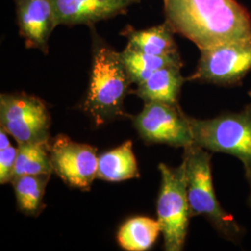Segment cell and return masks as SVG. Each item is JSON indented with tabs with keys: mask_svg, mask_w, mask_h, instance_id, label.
Returning <instances> with one entry per match:
<instances>
[{
	"mask_svg": "<svg viewBox=\"0 0 251 251\" xmlns=\"http://www.w3.org/2000/svg\"><path fill=\"white\" fill-rule=\"evenodd\" d=\"M58 25L95 24L125 12L133 0H51Z\"/></svg>",
	"mask_w": 251,
	"mask_h": 251,
	"instance_id": "cell-11",
	"label": "cell"
},
{
	"mask_svg": "<svg viewBox=\"0 0 251 251\" xmlns=\"http://www.w3.org/2000/svg\"><path fill=\"white\" fill-rule=\"evenodd\" d=\"M50 156L54 173L73 188L89 190L97 178V151L90 145L59 135L50 144Z\"/></svg>",
	"mask_w": 251,
	"mask_h": 251,
	"instance_id": "cell-9",
	"label": "cell"
},
{
	"mask_svg": "<svg viewBox=\"0 0 251 251\" xmlns=\"http://www.w3.org/2000/svg\"><path fill=\"white\" fill-rule=\"evenodd\" d=\"M133 1H135V2H138V1H139V0H133Z\"/></svg>",
	"mask_w": 251,
	"mask_h": 251,
	"instance_id": "cell-23",
	"label": "cell"
},
{
	"mask_svg": "<svg viewBox=\"0 0 251 251\" xmlns=\"http://www.w3.org/2000/svg\"><path fill=\"white\" fill-rule=\"evenodd\" d=\"M7 134L8 133L4 129L1 128V130H0V150L1 149H5V148L9 147V145H10V143H9Z\"/></svg>",
	"mask_w": 251,
	"mask_h": 251,
	"instance_id": "cell-20",
	"label": "cell"
},
{
	"mask_svg": "<svg viewBox=\"0 0 251 251\" xmlns=\"http://www.w3.org/2000/svg\"><path fill=\"white\" fill-rule=\"evenodd\" d=\"M161 185L157 199V221L164 237V248L168 251H180L188 231L191 218L184 166L177 168L159 164Z\"/></svg>",
	"mask_w": 251,
	"mask_h": 251,
	"instance_id": "cell-5",
	"label": "cell"
},
{
	"mask_svg": "<svg viewBox=\"0 0 251 251\" xmlns=\"http://www.w3.org/2000/svg\"><path fill=\"white\" fill-rule=\"evenodd\" d=\"M173 34L174 31L167 22L144 30H136L127 26L122 33L127 37V46L144 53L156 56L179 54Z\"/></svg>",
	"mask_w": 251,
	"mask_h": 251,
	"instance_id": "cell-13",
	"label": "cell"
},
{
	"mask_svg": "<svg viewBox=\"0 0 251 251\" xmlns=\"http://www.w3.org/2000/svg\"><path fill=\"white\" fill-rule=\"evenodd\" d=\"M161 227L156 220L149 217H135L121 226L117 233V241L126 251L149 250L156 241Z\"/></svg>",
	"mask_w": 251,
	"mask_h": 251,
	"instance_id": "cell-16",
	"label": "cell"
},
{
	"mask_svg": "<svg viewBox=\"0 0 251 251\" xmlns=\"http://www.w3.org/2000/svg\"><path fill=\"white\" fill-rule=\"evenodd\" d=\"M196 72L186 81L235 86L251 71V37L200 50Z\"/></svg>",
	"mask_w": 251,
	"mask_h": 251,
	"instance_id": "cell-7",
	"label": "cell"
},
{
	"mask_svg": "<svg viewBox=\"0 0 251 251\" xmlns=\"http://www.w3.org/2000/svg\"><path fill=\"white\" fill-rule=\"evenodd\" d=\"M131 84L120 52L99 41L94 48L84 110L97 125L125 116L124 100Z\"/></svg>",
	"mask_w": 251,
	"mask_h": 251,
	"instance_id": "cell-2",
	"label": "cell"
},
{
	"mask_svg": "<svg viewBox=\"0 0 251 251\" xmlns=\"http://www.w3.org/2000/svg\"><path fill=\"white\" fill-rule=\"evenodd\" d=\"M194 144L209 152H225L251 171V104L239 113H225L211 119L187 117Z\"/></svg>",
	"mask_w": 251,
	"mask_h": 251,
	"instance_id": "cell-4",
	"label": "cell"
},
{
	"mask_svg": "<svg viewBox=\"0 0 251 251\" xmlns=\"http://www.w3.org/2000/svg\"><path fill=\"white\" fill-rule=\"evenodd\" d=\"M1 128L18 144L49 143L50 116L44 101L25 92L0 96Z\"/></svg>",
	"mask_w": 251,
	"mask_h": 251,
	"instance_id": "cell-6",
	"label": "cell"
},
{
	"mask_svg": "<svg viewBox=\"0 0 251 251\" xmlns=\"http://www.w3.org/2000/svg\"><path fill=\"white\" fill-rule=\"evenodd\" d=\"M181 66H166L153 73L146 80L137 85L135 94L144 102H162L179 105V91L186 78L180 74Z\"/></svg>",
	"mask_w": 251,
	"mask_h": 251,
	"instance_id": "cell-12",
	"label": "cell"
},
{
	"mask_svg": "<svg viewBox=\"0 0 251 251\" xmlns=\"http://www.w3.org/2000/svg\"><path fill=\"white\" fill-rule=\"evenodd\" d=\"M166 22L199 50L251 37L249 11L235 0H164Z\"/></svg>",
	"mask_w": 251,
	"mask_h": 251,
	"instance_id": "cell-1",
	"label": "cell"
},
{
	"mask_svg": "<svg viewBox=\"0 0 251 251\" xmlns=\"http://www.w3.org/2000/svg\"><path fill=\"white\" fill-rule=\"evenodd\" d=\"M121 59L133 84H140L146 80L157 70L166 66L183 65L179 54L171 56H156L144 53L133 48L126 46L120 52Z\"/></svg>",
	"mask_w": 251,
	"mask_h": 251,
	"instance_id": "cell-15",
	"label": "cell"
},
{
	"mask_svg": "<svg viewBox=\"0 0 251 251\" xmlns=\"http://www.w3.org/2000/svg\"><path fill=\"white\" fill-rule=\"evenodd\" d=\"M249 94H250V96L251 97V90H250V92H249Z\"/></svg>",
	"mask_w": 251,
	"mask_h": 251,
	"instance_id": "cell-22",
	"label": "cell"
},
{
	"mask_svg": "<svg viewBox=\"0 0 251 251\" xmlns=\"http://www.w3.org/2000/svg\"><path fill=\"white\" fill-rule=\"evenodd\" d=\"M182 164L191 218L203 216L225 239L239 242L244 234L242 227L223 208L216 197L210 152L193 144L184 149Z\"/></svg>",
	"mask_w": 251,
	"mask_h": 251,
	"instance_id": "cell-3",
	"label": "cell"
},
{
	"mask_svg": "<svg viewBox=\"0 0 251 251\" xmlns=\"http://www.w3.org/2000/svg\"><path fill=\"white\" fill-rule=\"evenodd\" d=\"M18 149L9 145V147L0 150V183L5 184L11 182L14 176V171L17 160Z\"/></svg>",
	"mask_w": 251,
	"mask_h": 251,
	"instance_id": "cell-19",
	"label": "cell"
},
{
	"mask_svg": "<svg viewBox=\"0 0 251 251\" xmlns=\"http://www.w3.org/2000/svg\"><path fill=\"white\" fill-rule=\"evenodd\" d=\"M50 175H22L13 178L19 209L28 216H37L42 210L45 189Z\"/></svg>",
	"mask_w": 251,
	"mask_h": 251,
	"instance_id": "cell-17",
	"label": "cell"
},
{
	"mask_svg": "<svg viewBox=\"0 0 251 251\" xmlns=\"http://www.w3.org/2000/svg\"><path fill=\"white\" fill-rule=\"evenodd\" d=\"M133 123L146 143L168 144L183 149L194 144L188 118L179 105L145 102L143 111L133 117Z\"/></svg>",
	"mask_w": 251,
	"mask_h": 251,
	"instance_id": "cell-8",
	"label": "cell"
},
{
	"mask_svg": "<svg viewBox=\"0 0 251 251\" xmlns=\"http://www.w3.org/2000/svg\"><path fill=\"white\" fill-rule=\"evenodd\" d=\"M137 177H139V169L132 151L131 141H127L98 157V179L122 181Z\"/></svg>",
	"mask_w": 251,
	"mask_h": 251,
	"instance_id": "cell-14",
	"label": "cell"
},
{
	"mask_svg": "<svg viewBox=\"0 0 251 251\" xmlns=\"http://www.w3.org/2000/svg\"><path fill=\"white\" fill-rule=\"evenodd\" d=\"M17 149L13 178L22 175H51L53 173L50 156V142L18 144Z\"/></svg>",
	"mask_w": 251,
	"mask_h": 251,
	"instance_id": "cell-18",
	"label": "cell"
},
{
	"mask_svg": "<svg viewBox=\"0 0 251 251\" xmlns=\"http://www.w3.org/2000/svg\"><path fill=\"white\" fill-rule=\"evenodd\" d=\"M245 171V177L248 180L249 187H250V197H249V204L251 206V170H244Z\"/></svg>",
	"mask_w": 251,
	"mask_h": 251,
	"instance_id": "cell-21",
	"label": "cell"
},
{
	"mask_svg": "<svg viewBox=\"0 0 251 251\" xmlns=\"http://www.w3.org/2000/svg\"><path fill=\"white\" fill-rule=\"evenodd\" d=\"M19 33L27 48L49 51V40L58 26L51 0H14Z\"/></svg>",
	"mask_w": 251,
	"mask_h": 251,
	"instance_id": "cell-10",
	"label": "cell"
}]
</instances>
